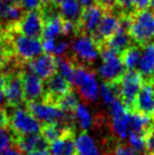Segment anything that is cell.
<instances>
[{
    "label": "cell",
    "mask_w": 154,
    "mask_h": 155,
    "mask_svg": "<svg viewBox=\"0 0 154 155\" xmlns=\"http://www.w3.org/2000/svg\"><path fill=\"white\" fill-rule=\"evenodd\" d=\"M78 104H78V98L76 94L74 93V91L69 92L67 95L60 98L57 102V107L66 114H73Z\"/></svg>",
    "instance_id": "27"
},
{
    "label": "cell",
    "mask_w": 154,
    "mask_h": 155,
    "mask_svg": "<svg viewBox=\"0 0 154 155\" xmlns=\"http://www.w3.org/2000/svg\"><path fill=\"white\" fill-rule=\"evenodd\" d=\"M49 152L51 155H77L74 132H70L64 137L50 143Z\"/></svg>",
    "instance_id": "18"
},
{
    "label": "cell",
    "mask_w": 154,
    "mask_h": 155,
    "mask_svg": "<svg viewBox=\"0 0 154 155\" xmlns=\"http://www.w3.org/2000/svg\"><path fill=\"white\" fill-rule=\"evenodd\" d=\"M142 54V47L138 45H131L123 55L120 56L123 63L127 70H136Z\"/></svg>",
    "instance_id": "25"
},
{
    "label": "cell",
    "mask_w": 154,
    "mask_h": 155,
    "mask_svg": "<svg viewBox=\"0 0 154 155\" xmlns=\"http://www.w3.org/2000/svg\"><path fill=\"white\" fill-rule=\"evenodd\" d=\"M8 29V37L12 47L14 59L22 65H27L30 61L44 53L42 45V39L32 38L25 35L18 34Z\"/></svg>",
    "instance_id": "2"
},
{
    "label": "cell",
    "mask_w": 154,
    "mask_h": 155,
    "mask_svg": "<svg viewBox=\"0 0 154 155\" xmlns=\"http://www.w3.org/2000/svg\"><path fill=\"white\" fill-rule=\"evenodd\" d=\"M128 136H129L130 146L133 147L136 151L140 153V152L146 150V147H145V135L134 132H129Z\"/></svg>",
    "instance_id": "30"
},
{
    "label": "cell",
    "mask_w": 154,
    "mask_h": 155,
    "mask_svg": "<svg viewBox=\"0 0 154 155\" xmlns=\"http://www.w3.org/2000/svg\"><path fill=\"white\" fill-rule=\"evenodd\" d=\"M106 11L100 6L93 5L91 8H84L79 22L77 25L76 36H92L98 28ZM75 36V37H76Z\"/></svg>",
    "instance_id": "12"
},
{
    "label": "cell",
    "mask_w": 154,
    "mask_h": 155,
    "mask_svg": "<svg viewBox=\"0 0 154 155\" xmlns=\"http://www.w3.org/2000/svg\"><path fill=\"white\" fill-rule=\"evenodd\" d=\"M137 152L133 147L127 145H117L114 149V155H138Z\"/></svg>",
    "instance_id": "34"
},
{
    "label": "cell",
    "mask_w": 154,
    "mask_h": 155,
    "mask_svg": "<svg viewBox=\"0 0 154 155\" xmlns=\"http://www.w3.org/2000/svg\"><path fill=\"white\" fill-rule=\"evenodd\" d=\"M71 55H69L76 65L92 68L98 58L100 49L94 39L90 36H76L71 45Z\"/></svg>",
    "instance_id": "4"
},
{
    "label": "cell",
    "mask_w": 154,
    "mask_h": 155,
    "mask_svg": "<svg viewBox=\"0 0 154 155\" xmlns=\"http://www.w3.org/2000/svg\"><path fill=\"white\" fill-rule=\"evenodd\" d=\"M131 112H125L120 115L112 117V129L113 132L120 138H126L129 134V123Z\"/></svg>",
    "instance_id": "24"
},
{
    "label": "cell",
    "mask_w": 154,
    "mask_h": 155,
    "mask_svg": "<svg viewBox=\"0 0 154 155\" xmlns=\"http://www.w3.org/2000/svg\"><path fill=\"white\" fill-rule=\"evenodd\" d=\"M129 33L136 45H146L154 40V12L152 10L136 11L130 15Z\"/></svg>",
    "instance_id": "3"
},
{
    "label": "cell",
    "mask_w": 154,
    "mask_h": 155,
    "mask_svg": "<svg viewBox=\"0 0 154 155\" xmlns=\"http://www.w3.org/2000/svg\"><path fill=\"white\" fill-rule=\"evenodd\" d=\"M27 155H51V154L49 152V149H47V150H37V151L30 152Z\"/></svg>",
    "instance_id": "39"
},
{
    "label": "cell",
    "mask_w": 154,
    "mask_h": 155,
    "mask_svg": "<svg viewBox=\"0 0 154 155\" xmlns=\"http://www.w3.org/2000/svg\"><path fill=\"white\" fill-rule=\"evenodd\" d=\"M82 11L84 8L78 3L77 0H64L59 5L60 17L62 20L72 22L75 25L79 22Z\"/></svg>",
    "instance_id": "20"
},
{
    "label": "cell",
    "mask_w": 154,
    "mask_h": 155,
    "mask_svg": "<svg viewBox=\"0 0 154 155\" xmlns=\"http://www.w3.org/2000/svg\"><path fill=\"white\" fill-rule=\"evenodd\" d=\"M43 84V99L57 106L58 100L69 92L73 91V84L62 77L59 73H55L51 77L42 81Z\"/></svg>",
    "instance_id": "11"
},
{
    "label": "cell",
    "mask_w": 154,
    "mask_h": 155,
    "mask_svg": "<svg viewBox=\"0 0 154 155\" xmlns=\"http://www.w3.org/2000/svg\"><path fill=\"white\" fill-rule=\"evenodd\" d=\"M100 54L101 64L98 69V73L103 79V82L118 81L127 70L123 65L120 56L108 49H103Z\"/></svg>",
    "instance_id": "8"
},
{
    "label": "cell",
    "mask_w": 154,
    "mask_h": 155,
    "mask_svg": "<svg viewBox=\"0 0 154 155\" xmlns=\"http://www.w3.org/2000/svg\"><path fill=\"white\" fill-rule=\"evenodd\" d=\"M27 65L35 75H37L43 81L44 79L57 73L58 61L55 55L44 52L40 56L30 61Z\"/></svg>",
    "instance_id": "15"
},
{
    "label": "cell",
    "mask_w": 154,
    "mask_h": 155,
    "mask_svg": "<svg viewBox=\"0 0 154 155\" xmlns=\"http://www.w3.org/2000/svg\"><path fill=\"white\" fill-rule=\"evenodd\" d=\"M70 132H74V127L62 123L42 124L41 128V135L49 141V143L61 138Z\"/></svg>",
    "instance_id": "19"
},
{
    "label": "cell",
    "mask_w": 154,
    "mask_h": 155,
    "mask_svg": "<svg viewBox=\"0 0 154 155\" xmlns=\"http://www.w3.org/2000/svg\"><path fill=\"white\" fill-rule=\"evenodd\" d=\"M74 119L78 124L79 128H81L84 132H86L87 130H89L93 124V118H92V115H91L90 111L88 110V108H87L84 104H78L77 108L75 109Z\"/></svg>",
    "instance_id": "26"
},
{
    "label": "cell",
    "mask_w": 154,
    "mask_h": 155,
    "mask_svg": "<svg viewBox=\"0 0 154 155\" xmlns=\"http://www.w3.org/2000/svg\"><path fill=\"white\" fill-rule=\"evenodd\" d=\"M60 34H64L61 17L58 16L44 21L42 40H55Z\"/></svg>",
    "instance_id": "22"
},
{
    "label": "cell",
    "mask_w": 154,
    "mask_h": 155,
    "mask_svg": "<svg viewBox=\"0 0 154 155\" xmlns=\"http://www.w3.org/2000/svg\"><path fill=\"white\" fill-rule=\"evenodd\" d=\"M136 71L142 75L144 81H154V42L142 47Z\"/></svg>",
    "instance_id": "17"
},
{
    "label": "cell",
    "mask_w": 154,
    "mask_h": 155,
    "mask_svg": "<svg viewBox=\"0 0 154 155\" xmlns=\"http://www.w3.org/2000/svg\"><path fill=\"white\" fill-rule=\"evenodd\" d=\"M13 59H14V56H13L12 47L10 43L8 29V36L3 40H0V70L5 67L8 63H10Z\"/></svg>",
    "instance_id": "28"
},
{
    "label": "cell",
    "mask_w": 154,
    "mask_h": 155,
    "mask_svg": "<svg viewBox=\"0 0 154 155\" xmlns=\"http://www.w3.org/2000/svg\"><path fill=\"white\" fill-rule=\"evenodd\" d=\"M8 115V128L15 135L38 134L41 132L42 124H40L27 108H12Z\"/></svg>",
    "instance_id": "6"
},
{
    "label": "cell",
    "mask_w": 154,
    "mask_h": 155,
    "mask_svg": "<svg viewBox=\"0 0 154 155\" xmlns=\"http://www.w3.org/2000/svg\"><path fill=\"white\" fill-rule=\"evenodd\" d=\"M120 14L117 8L113 11H106L97 30L91 36L100 50L120 27Z\"/></svg>",
    "instance_id": "10"
},
{
    "label": "cell",
    "mask_w": 154,
    "mask_h": 155,
    "mask_svg": "<svg viewBox=\"0 0 154 155\" xmlns=\"http://www.w3.org/2000/svg\"><path fill=\"white\" fill-rule=\"evenodd\" d=\"M96 4L105 11H113L116 8V0H95Z\"/></svg>",
    "instance_id": "35"
},
{
    "label": "cell",
    "mask_w": 154,
    "mask_h": 155,
    "mask_svg": "<svg viewBox=\"0 0 154 155\" xmlns=\"http://www.w3.org/2000/svg\"><path fill=\"white\" fill-rule=\"evenodd\" d=\"M14 143V133L8 127L0 128V152L6 149H10Z\"/></svg>",
    "instance_id": "29"
},
{
    "label": "cell",
    "mask_w": 154,
    "mask_h": 155,
    "mask_svg": "<svg viewBox=\"0 0 154 155\" xmlns=\"http://www.w3.org/2000/svg\"><path fill=\"white\" fill-rule=\"evenodd\" d=\"M43 27H44V22H43L40 10H34L25 11L22 17L15 25H13L11 29L25 36L42 39Z\"/></svg>",
    "instance_id": "9"
},
{
    "label": "cell",
    "mask_w": 154,
    "mask_h": 155,
    "mask_svg": "<svg viewBox=\"0 0 154 155\" xmlns=\"http://www.w3.org/2000/svg\"><path fill=\"white\" fill-rule=\"evenodd\" d=\"M4 100L3 96V90H2V81H1V72H0V107H1L2 102Z\"/></svg>",
    "instance_id": "40"
},
{
    "label": "cell",
    "mask_w": 154,
    "mask_h": 155,
    "mask_svg": "<svg viewBox=\"0 0 154 155\" xmlns=\"http://www.w3.org/2000/svg\"><path fill=\"white\" fill-rule=\"evenodd\" d=\"M20 3L25 11L39 10L44 3V0H20Z\"/></svg>",
    "instance_id": "33"
},
{
    "label": "cell",
    "mask_w": 154,
    "mask_h": 155,
    "mask_svg": "<svg viewBox=\"0 0 154 155\" xmlns=\"http://www.w3.org/2000/svg\"><path fill=\"white\" fill-rule=\"evenodd\" d=\"M77 1L81 5L82 8H88L93 5H97L95 0H77Z\"/></svg>",
    "instance_id": "38"
},
{
    "label": "cell",
    "mask_w": 154,
    "mask_h": 155,
    "mask_svg": "<svg viewBox=\"0 0 154 155\" xmlns=\"http://www.w3.org/2000/svg\"><path fill=\"white\" fill-rule=\"evenodd\" d=\"M73 84L78 89L80 96L86 101H96L98 98V84L92 68L76 65Z\"/></svg>",
    "instance_id": "7"
},
{
    "label": "cell",
    "mask_w": 154,
    "mask_h": 155,
    "mask_svg": "<svg viewBox=\"0 0 154 155\" xmlns=\"http://www.w3.org/2000/svg\"><path fill=\"white\" fill-rule=\"evenodd\" d=\"M150 5V0H134V8L135 11L146 10Z\"/></svg>",
    "instance_id": "36"
},
{
    "label": "cell",
    "mask_w": 154,
    "mask_h": 155,
    "mask_svg": "<svg viewBox=\"0 0 154 155\" xmlns=\"http://www.w3.org/2000/svg\"><path fill=\"white\" fill-rule=\"evenodd\" d=\"M150 10H152L154 12V0H150V5H149Z\"/></svg>",
    "instance_id": "42"
},
{
    "label": "cell",
    "mask_w": 154,
    "mask_h": 155,
    "mask_svg": "<svg viewBox=\"0 0 154 155\" xmlns=\"http://www.w3.org/2000/svg\"><path fill=\"white\" fill-rule=\"evenodd\" d=\"M131 113L154 118V81H144L135 98Z\"/></svg>",
    "instance_id": "13"
},
{
    "label": "cell",
    "mask_w": 154,
    "mask_h": 155,
    "mask_svg": "<svg viewBox=\"0 0 154 155\" xmlns=\"http://www.w3.org/2000/svg\"><path fill=\"white\" fill-rule=\"evenodd\" d=\"M75 146L77 155H100L94 139L86 132H82L78 135V137L75 139Z\"/></svg>",
    "instance_id": "21"
},
{
    "label": "cell",
    "mask_w": 154,
    "mask_h": 155,
    "mask_svg": "<svg viewBox=\"0 0 154 155\" xmlns=\"http://www.w3.org/2000/svg\"><path fill=\"white\" fill-rule=\"evenodd\" d=\"M62 1H64V0H51L52 3H54L55 5H57V6H59L60 3H61Z\"/></svg>",
    "instance_id": "41"
},
{
    "label": "cell",
    "mask_w": 154,
    "mask_h": 155,
    "mask_svg": "<svg viewBox=\"0 0 154 155\" xmlns=\"http://www.w3.org/2000/svg\"><path fill=\"white\" fill-rule=\"evenodd\" d=\"M23 82V99L25 104L39 101L43 99V84L42 80L31 70L25 65L22 70Z\"/></svg>",
    "instance_id": "14"
},
{
    "label": "cell",
    "mask_w": 154,
    "mask_h": 155,
    "mask_svg": "<svg viewBox=\"0 0 154 155\" xmlns=\"http://www.w3.org/2000/svg\"><path fill=\"white\" fill-rule=\"evenodd\" d=\"M23 68L25 65L13 59L0 70L4 100L10 108H18L25 102L22 82Z\"/></svg>",
    "instance_id": "1"
},
{
    "label": "cell",
    "mask_w": 154,
    "mask_h": 155,
    "mask_svg": "<svg viewBox=\"0 0 154 155\" xmlns=\"http://www.w3.org/2000/svg\"><path fill=\"white\" fill-rule=\"evenodd\" d=\"M57 73H59L62 77H64L68 81H70L73 84L75 71H76V64L72 60V58L70 56H59L57 58Z\"/></svg>",
    "instance_id": "23"
},
{
    "label": "cell",
    "mask_w": 154,
    "mask_h": 155,
    "mask_svg": "<svg viewBox=\"0 0 154 155\" xmlns=\"http://www.w3.org/2000/svg\"><path fill=\"white\" fill-rule=\"evenodd\" d=\"M116 8L123 15H131L135 11L134 0H116Z\"/></svg>",
    "instance_id": "31"
},
{
    "label": "cell",
    "mask_w": 154,
    "mask_h": 155,
    "mask_svg": "<svg viewBox=\"0 0 154 155\" xmlns=\"http://www.w3.org/2000/svg\"><path fill=\"white\" fill-rule=\"evenodd\" d=\"M145 147L147 155H154V124L145 134Z\"/></svg>",
    "instance_id": "32"
},
{
    "label": "cell",
    "mask_w": 154,
    "mask_h": 155,
    "mask_svg": "<svg viewBox=\"0 0 154 155\" xmlns=\"http://www.w3.org/2000/svg\"><path fill=\"white\" fill-rule=\"evenodd\" d=\"M14 145L21 152L30 153L37 150L49 149V141L41 134H28V135H15Z\"/></svg>",
    "instance_id": "16"
},
{
    "label": "cell",
    "mask_w": 154,
    "mask_h": 155,
    "mask_svg": "<svg viewBox=\"0 0 154 155\" xmlns=\"http://www.w3.org/2000/svg\"><path fill=\"white\" fill-rule=\"evenodd\" d=\"M116 82L119 89V100L127 111L132 112L135 98L144 84L142 75L136 70H126L121 78Z\"/></svg>",
    "instance_id": "5"
},
{
    "label": "cell",
    "mask_w": 154,
    "mask_h": 155,
    "mask_svg": "<svg viewBox=\"0 0 154 155\" xmlns=\"http://www.w3.org/2000/svg\"><path fill=\"white\" fill-rule=\"evenodd\" d=\"M8 127V114L3 108L0 107V128Z\"/></svg>",
    "instance_id": "37"
}]
</instances>
